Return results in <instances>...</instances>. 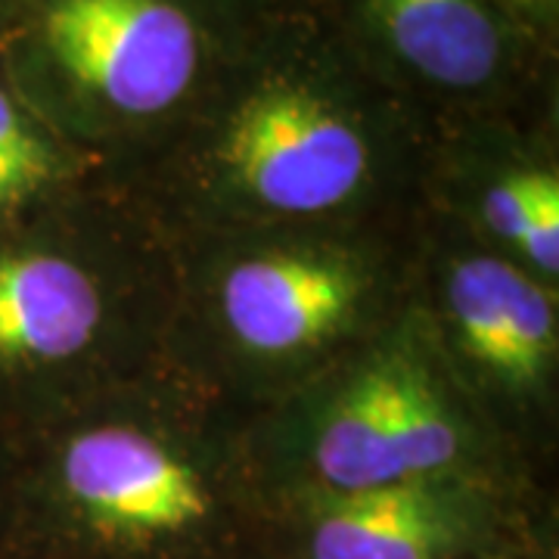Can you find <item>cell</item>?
Instances as JSON below:
<instances>
[{
	"label": "cell",
	"mask_w": 559,
	"mask_h": 559,
	"mask_svg": "<svg viewBox=\"0 0 559 559\" xmlns=\"http://www.w3.org/2000/svg\"><path fill=\"white\" fill-rule=\"evenodd\" d=\"M277 7L271 0H0L7 87L87 134L197 116Z\"/></svg>",
	"instance_id": "6da1fadb"
},
{
	"label": "cell",
	"mask_w": 559,
	"mask_h": 559,
	"mask_svg": "<svg viewBox=\"0 0 559 559\" xmlns=\"http://www.w3.org/2000/svg\"><path fill=\"white\" fill-rule=\"evenodd\" d=\"M60 544L84 559H218V498L200 473L131 429H97L60 466Z\"/></svg>",
	"instance_id": "7a4b0ae2"
},
{
	"label": "cell",
	"mask_w": 559,
	"mask_h": 559,
	"mask_svg": "<svg viewBox=\"0 0 559 559\" xmlns=\"http://www.w3.org/2000/svg\"><path fill=\"white\" fill-rule=\"evenodd\" d=\"M323 7L382 84L448 103L500 97L532 50L495 0H326Z\"/></svg>",
	"instance_id": "3957f363"
},
{
	"label": "cell",
	"mask_w": 559,
	"mask_h": 559,
	"mask_svg": "<svg viewBox=\"0 0 559 559\" xmlns=\"http://www.w3.org/2000/svg\"><path fill=\"white\" fill-rule=\"evenodd\" d=\"M457 454V423L436 389L411 364L389 360L367 370L336 404L314 466L323 485L342 498L436 479Z\"/></svg>",
	"instance_id": "277c9868"
},
{
	"label": "cell",
	"mask_w": 559,
	"mask_h": 559,
	"mask_svg": "<svg viewBox=\"0 0 559 559\" xmlns=\"http://www.w3.org/2000/svg\"><path fill=\"white\" fill-rule=\"evenodd\" d=\"M293 559H507V535L481 495L436 476L320 503Z\"/></svg>",
	"instance_id": "5b68a950"
},
{
	"label": "cell",
	"mask_w": 559,
	"mask_h": 559,
	"mask_svg": "<svg viewBox=\"0 0 559 559\" xmlns=\"http://www.w3.org/2000/svg\"><path fill=\"white\" fill-rule=\"evenodd\" d=\"M221 299L242 345L280 355L330 336L358 301V277L336 261L249 259L227 274Z\"/></svg>",
	"instance_id": "8992f818"
},
{
	"label": "cell",
	"mask_w": 559,
	"mask_h": 559,
	"mask_svg": "<svg viewBox=\"0 0 559 559\" xmlns=\"http://www.w3.org/2000/svg\"><path fill=\"white\" fill-rule=\"evenodd\" d=\"M451 311L466 352L507 380L540 377L557 348L550 299L503 261H460L451 274Z\"/></svg>",
	"instance_id": "52a82bcc"
},
{
	"label": "cell",
	"mask_w": 559,
	"mask_h": 559,
	"mask_svg": "<svg viewBox=\"0 0 559 559\" xmlns=\"http://www.w3.org/2000/svg\"><path fill=\"white\" fill-rule=\"evenodd\" d=\"M91 277L57 255L0 259V358L62 360L79 355L100 326Z\"/></svg>",
	"instance_id": "ba28073f"
},
{
	"label": "cell",
	"mask_w": 559,
	"mask_h": 559,
	"mask_svg": "<svg viewBox=\"0 0 559 559\" xmlns=\"http://www.w3.org/2000/svg\"><path fill=\"white\" fill-rule=\"evenodd\" d=\"M57 168L60 153L40 116L0 81V205L32 197Z\"/></svg>",
	"instance_id": "9c48e42d"
},
{
	"label": "cell",
	"mask_w": 559,
	"mask_h": 559,
	"mask_svg": "<svg viewBox=\"0 0 559 559\" xmlns=\"http://www.w3.org/2000/svg\"><path fill=\"white\" fill-rule=\"evenodd\" d=\"M538 175L540 171H513L485 190L481 212H485L488 227L516 246H522L528 221H532V197H535Z\"/></svg>",
	"instance_id": "30bf717a"
},
{
	"label": "cell",
	"mask_w": 559,
	"mask_h": 559,
	"mask_svg": "<svg viewBox=\"0 0 559 559\" xmlns=\"http://www.w3.org/2000/svg\"><path fill=\"white\" fill-rule=\"evenodd\" d=\"M522 249L544 274L559 271V180L550 171H540L535 183L532 221H528Z\"/></svg>",
	"instance_id": "8fae6325"
},
{
	"label": "cell",
	"mask_w": 559,
	"mask_h": 559,
	"mask_svg": "<svg viewBox=\"0 0 559 559\" xmlns=\"http://www.w3.org/2000/svg\"><path fill=\"white\" fill-rule=\"evenodd\" d=\"M495 7L532 50L547 47V38L557 28L559 0H495Z\"/></svg>",
	"instance_id": "7c38bea8"
},
{
	"label": "cell",
	"mask_w": 559,
	"mask_h": 559,
	"mask_svg": "<svg viewBox=\"0 0 559 559\" xmlns=\"http://www.w3.org/2000/svg\"><path fill=\"white\" fill-rule=\"evenodd\" d=\"M277 10H323L326 0H271Z\"/></svg>",
	"instance_id": "4fadbf2b"
}]
</instances>
